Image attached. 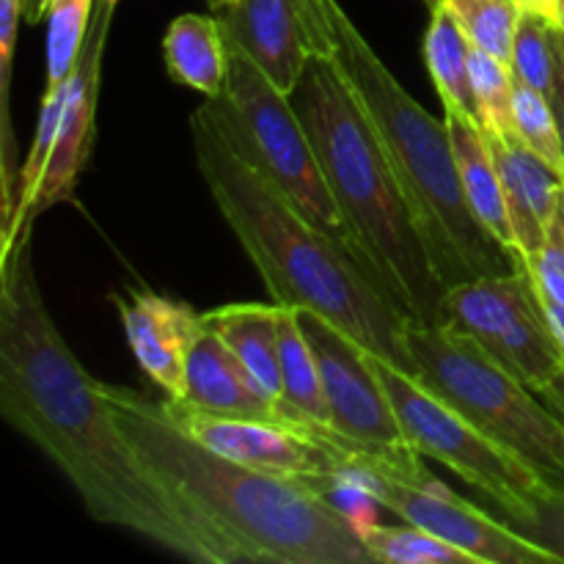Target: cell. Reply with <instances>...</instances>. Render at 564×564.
Listing matches in <instances>:
<instances>
[{"instance_id": "obj_29", "label": "cell", "mask_w": 564, "mask_h": 564, "mask_svg": "<svg viewBox=\"0 0 564 564\" xmlns=\"http://www.w3.org/2000/svg\"><path fill=\"white\" fill-rule=\"evenodd\" d=\"M512 72L518 80L538 91L551 94L556 69V25L534 11H523L518 22L516 47H512Z\"/></svg>"}, {"instance_id": "obj_3", "label": "cell", "mask_w": 564, "mask_h": 564, "mask_svg": "<svg viewBox=\"0 0 564 564\" xmlns=\"http://www.w3.org/2000/svg\"><path fill=\"white\" fill-rule=\"evenodd\" d=\"M102 391L143 466L196 510L240 562L372 564L356 523L306 482L215 455L165 402L119 386L102 383Z\"/></svg>"}, {"instance_id": "obj_37", "label": "cell", "mask_w": 564, "mask_h": 564, "mask_svg": "<svg viewBox=\"0 0 564 564\" xmlns=\"http://www.w3.org/2000/svg\"><path fill=\"white\" fill-rule=\"evenodd\" d=\"M554 25L560 28L564 33V0H560V6H556V17H554Z\"/></svg>"}, {"instance_id": "obj_32", "label": "cell", "mask_w": 564, "mask_h": 564, "mask_svg": "<svg viewBox=\"0 0 564 564\" xmlns=\"http://www.w3.org/2000/svg\"><path fill=\"white\" fill-rule=\"evenodd\" d=\"M538 397L564 422V372L554 380V383H549L545 389H540Z\"/></svg>"}, {"instance_id": "obj_23", "label": "cell", "mask_w": 564, "mask_h": 564, "mask_svg": "<svg viewBox=\"0 0 564 564\" xmlns=\"http://www.w3.org/2000/svg\"><path fill=\"white\" fill-rule=\"evenodd\" d=\"M22 22V0H0V235L11 237L20 191V149L11 127V61Z\"/></svg>"}, {"instance_id": "obj_27", "label": "cell", "mask_w": 564, "mask_h": 564, "mask_svg": "<svg viewBox=\"0 0 564 564\" xmlns=\"http://www.w3.org/2000/svg\"><path fill=\"white\" fill-rule=\"evenodd\" d=\"M94 0H50L47 9V86L55 88L72 75L91 25Z\"/></svg>"}, {"instance_id": "obj_4", "label": "cell", "mask_w": 564, "mask_h": 564, "mask_svg": "<svg viewBox=\"0 0 564 564\" xmlns=\"http://www.w3.org/2000/svg\"><path fill=\"white\" fill-rule=\"evenodd\" d=\"M312 53L339 69L400 180L427 242L435 273L449 286L507 275L523 259L507 251L468 207L457 176L449 124L430 116L391 75L339 0H297Z\"/></svg>"}, {"instance_id": "obj_10", "label": "cell", "mask_w": 564, "mask_h": 564, "mask_svg": "<svg viewBox=\"0 0 564 564\" xmlns=\"http://www.w3.org/2000/svg\"><path fill=\"white\" fill-rule=\"evenodd\" d=\"M441 323L471 336L532 391L545 389L564 372V347L529 264L507 275H485L449 286Z\"/></svg>"}, {"instance_id": "obj_11", "label": "cell", "mask_w": 564, "mask_h": 564, "mask_svg": "<svg viewBox=\"0 0 564 564\" xmlns=\"http://www.w3.org/2000/svg\"><path fill=\"white\" fill-rule=\"evenodd\" d=\"M350 460L361 463V482L386 510L397 512L405 523L446 540L471 554L477 564H549L554 556L538 543L518 534L482 507L452 494L444 482L400 477L380 460V449L358 446Z\"/></svg>"}, {"instance_id": "obj_36", "label": "cell", "mask_w": 564, "mask_h": 564, "mask_svg": "<svg viewBox=\"0 0 564 564\" xmlns=\"http://www.w3.org/2000/svg\"><path fill=\"white\" fill-rule=\"evenodd\" d=\"M540 297H543V295H540ZM543 303H545V312H549L551 325H554L556 336H560V341L564 347V308L556 306V303H549V301H543Z\"/></svg>"}, {"instance_id": "obj_19", "label": "cell", "mask_w": 564, "mask_h": 564, "mask_svg": "<svg viewBox=\"0 0 564 564\" xmlns=\"http://www.w3.org/2000/svg\"><path fill=\"white\" fill-rule=\"evenodd\" d=\"M279 303H229L202 314V323L231 347L257 389L281 402L279 372Z\"/></svg>"}, {"instance_id": "obj_30", "label": "cell", "mask_w": 564, "mask_h": 564, "mask_svg": "<svg viewBox=\"0 0 564 564\" xmlns=\"http://www.w3.org/2000/svg\"><path fill=\"white\" fill-rule=\"evenodd\" d=\"M527 540L549 551L556 562H564V490L545 485L532 499L529 510L518 518H501Z\"/></svg>"}, {"instance_id": "obj_38", "label": "cell", "mask_w": 564, "mask_h": 564, "mask_svg": "<svg viewBox=\"0 0 564 564\" xmlns=\"http://www.w3.org/2000/svg\"><path fill=\"white\" fill-rule=\"evenodd\" d=\"M424 3H427L430 11H433V9H438V6H444L446 0H424Z\"/></svg>"}, {"instance_id": "obj_35", "label": "cell", "mask_w": 564, "mask_h": 564, "mask_svg": "<svg viewBox=\"0 0 564 564\" xmlns=\"http://www.w3.org/2000/svg\"><path fill=\"white\" fill-rule=\"evenodd\" d=\"M549 240H554L556 246H560L562 251H564V191H562L560 207H556V215H554V220H551Z\"/></svg>"}, {"instance_id": "obj_12", "label": "cell", "mask_w": 564, "mask_h": 564, "mask_svg": "<svg viewBox=\"0 0 564 564\" xmlns=\"http://www.w3.org/2000/svg\"><path fill=\"white\" fill-rule=\"evenodd\" d=\"M301 328L317 356L330 427L372 449H413L375 369L372 352L319 314L297 308Z\"/></svg>"}, {"instance_id": "obj_2", "label": "cell", "mask_w": 564, "mask_h": 564, "mask_svg": "<svg viewBox=\"0 0 564 564\" xmlns=\"http://www.w3.org/2000/svg\"><path fill=\"white\" fill-rule=\"evenodd\" d=\"M191 135L198 174L273 301L319 314L369 352L416 378L405 341L413 319L383 286L268 176L246 163L204 108L191 116Z\"/></svg>"}, {"instance_id": "obj_28", "label": "cell", "mask_w": 564, "mask_h": 564, "mask_svg": "<svg viewBox=\"0 0 564 564\" xmlns=\"http://www.w3.org/2000/svg\"><path fill=\"white\" fill-rule=\"evenodd\" d=\"M512 121H516V135L532 149L534 154L545 160L551 169L564 176V149L556 124L554 108H551L549 94L527 86L516 77V94H512Z\"/></svg>"}, {"instance_id": "obj_22", "label": "cell", "mask_w": 564, "mask_h": 564, "mask_svg": "<svg viewBox=\"0 0 564 564\" xmlns=\"http://www.w3.org/2000/svg\"><path fill=\"white\" fill-rule=\"evenodd\" d=\"M471 39L455 20L449 6L433 9L427 36H424V58H427L430 77L435 83L444 108L463 110L477 119V99L471 86Z\"/></svg>"}, {"instance_id": "obj_15", "label": "cell", "mask_w": 564, "mask_h": 564, "mask_svg": "<svg viewBox=\"0 0 564 564\" xmlns=\"http://www.w3.org/2000/svg\"><path fill=\"white\" fill-rule=\"evenodd\" d=\"M213 14L226 42L237 44L281 91H295L312 61L297 0H229Z\"/></svg>"}, {"instance_id": "obj_39", "label": "cell", "mask_w": 564, "mask_h": 564, "mask_svg": "<svg viewBox=\"0 0 564 564\" xmlns=\"http://www.w3.org/2000/svg\"><path fill=\"white\" fill-rule=\"evenodd\" d=\"M207 3H209V9H218V6L229 3V0H207Z\"/></svg>"}, {"instance_id": "obj_18", "label": "cell", "mask_w": 564, "mask_h": 564, "mask_svg": "<svg viewBox=\"0 0 564 564\" xmlns=\"http://www.w3.org/2000/svg\"><path fill=\"white\" fill-rule=\"evenodd\" d=\"M446 124H449L452 147H455V163L457 176H460L463 196H466L468 207H471L474 218L501 242L510 253L521 257L516 242V231H512L510 209H507L505 185H501L499 165H496L494 152H490L485 132L474 116L463 113V110L444 108ZM523 259V257H521ZM527 262V259H523Z\"/></svg>"}, {"instance_id": "obj_20", "label": "cell", "mask_w": 564, "mask_h": 564, "mask_svg": "<svg viewBox=\"0 0 564 564\" xmlns=\"http://www.w3.org/2000/svg\"><path fill=\"white\" fill-rule=\"evenodd\" d=\"M169 75L213 99L224 91L229 75V44L218 17L180 14L163 36Z\"/></svg>"}, {"instance_id": "obj_31", "label": "cell", "mask_w": 564, "mask_h": 564, "mask_svg": "<svg viewBox=\"0 0 564 564\" xmlns=\"http://www.w3.org/2000/svg\"><path fill=\"white\" fill-rule=\"evenodd\" d=\"M551 108H554L556 124H560V138L564 149V47L560 42V31H556V69H554V86H551Z\"/></svg>"}, {"instance_id": "obj_24", "label": "cell", "mask_w": 564, "mask_h": 564, "mask_svg": "<svg viewBox=\"0 0 564 564\" xmlns=\"http://www.w3.org/2000/svg\"><path fill=\"white\" fill-rule=\"evenodd\" d=\"M361 540L367 545L372 562L383 564H477L471 554L455 549L446 540L413 527H383L369 523L361 529Z\"/></svg>"}, {"instance_id": "obj_34", "label": "cell", "mask_w": 564, "mask_h": 564, "mask_svg": "<svg viewBox=\"0 0 564 564\" xmlns=\"http://www.w3.org/2000/svg\"><path fill=\"white\" fill-rule=\"evenodd\" d=\"M518 3L523 6V11H534V14H540V17H545V20L554 22L560 0H518Z\"/></svg>"}, {"instance_id": "obj_40", "label": "cell", "mask_w": 564, "mask_h": 564, "mask_svg": "<svg viewBox=\"0 0 564 564\" xmlns=\"http://www.w3.org/2000/svg\"><path fill=\"white\" fill-rule=\"evenodd\" d=\"M556 31H560V28H556ZM560 42H562V47H564V33L560 31Z\"/></svg>"}, {"instance_id": "obj_17", "label": "cell", "mask_w": 564, "mask_h": 564, "mask_svg": "<svg viewBox=\"0 0 564 564\" xmlns=\"http://www.w3.org/2000/svg\"><path fill=\"white\" fill-rule=\"evenodd\" d=\"M176 405L193 408L209 416L284 424L279 405L257 389L240 358L207 325L198 330L187 352L185 397Z\"/></svg>"}, {"instance_id": "obj_26", "label": "cell", "mask_w": 564, "mask_h": 564, "mask_svg": "<svg viewBox=\"0 0 564 564\" xmlns=\"http://www.w3.org/2000/svg\"><path fill=\"white\" fill-rule=\"evenodd\" d=\"M471 86L477 99V121L482 130L499 135H516L512 121V94H516V72L507 61L471 50Z\"/></svg>"}, {"instance_id": "obj_1", "label": "cell", "mask_w": 564, "mask_h": 564, "mask_svg": "<svg viewBox=\"0 0 564 564\" xmlns=\"http://www.w3.org/2000/svg\"><path fill=\"white\" fill-rule=\"evenodd\" d=\"M33 215L3 257L0 413L55 463L88 516L127 529L182 560L235 564L240 556L176 499L138 457L99 380L83 369L44 306L31 259Z\"/></svg>"}, {"instance_id": "obj_5", "label": "cell", "mask_w": 564, "mask_h": 564, "mask_svg": "<svg viewBox=\"0 0 564 564\" xmlns=\"http://www.w3.org/2000/svg\"><path fill=\"white\" fill-rule=\"evenodd\" d=\"M290 97L364 270L413 323H441L446 284L435 273L400 180L339 69L312 53Z\"/></svg>"}, {"instance_id": "obj_21", "label": "cell", "mask_w": 564, "mask_h": 564, "mask_svg": "<svg viewBox=\"0 0 564 564\" xmlns=\"http://www.w3.org/2000/svg\"><path fill=\"white\" fill-rule=\"evenodd\" d=\"M279 411L284 424H290V427L308 422L330 424L317 356H314L312 345H308L306 334H303L295 306H281L279 312Z\"/></svg>"}, {"instance_id": "obj_16", "label": "cell", "mask_w": 564, "mask_h": 564, "mask_svg": "<svg viewBox=\"0 0 564 564\" xmlns=\"http://www.w3.org/2000/svg\"><path fill=\"white\" fill-rule=\"evenodd\" d=\"M482 132L496 165H499L518 251L529 264L549 242L551 220H554L564 191V176L551 169L540 154H534L518 135Z\"/></svg>"}, {"instance_id": "obj_33", "label": "cell", "mask_w": 564, "mask_h": 564, "mask_svg": "<svg viewBox=\"0 0 564 564\" xmlns=\"http://www.w3.org/2000/svg\"><path fill=\"white\" fill-rule=\"evenodd\" d=\"M50 9V0H22V20L28 22V25H36V22H42V17L47 14Z\"/></svg>"}, {"instance_id": "obj_8", "label": "cell", "mask_w": 564, "mask_h": 564, "mask_svg": "<svg viewBox=\"0 0 564 564\" xmlns=\"http://www.w3.org/2000/svg\"><path fill=\"white\" fill-rule=\"evenodd\" d=\"M116 0H102L94 11L75 69L61 86L44 88L39 108L36 135L20 171L17 213L11 237L0 257L11 251L25 218H39L50 207L69 202L77 176L83 174L94 143V119H97L99 72H102L105 44L113 22Z\"/></svg>"}, {"instance_id": "obj_25", "label": "cell", "mask_w": 564, "mask_h": 564, "mask_svg": "<svg viewBox=\"0 0 564 564\" xmlns=\"http://www.w3.org/2000/svg\"><path fill=\"white\" fill-rule=\"evenodd\" d=\"M446 6L474 47L510 64L518 22L523 17V6L518 0H446Z\"/></svg>"}, {"instance_id": "obj_14", "label": "cell", "mask_w": 564, "mask_h": 564, "mask_svg": "<svg viewBox=\"0 0 564 564\" xmlns=\"http://www.w3.org/2000/svg\"><path fill=\"white\" fill-rule=\"evenodd\" d=\"M113 303L138 367L163 389L165 400L180 402L185 397L187 352L204 328L202 314L182 301L132 286L127 295H113Z\"/></svg>"}, {"instance_id": "obj_13", "label": "cell", "mask_w": 564, "mask_h": 564, "mask_svg": "<svg viewBox=\"0 0 564 564\" xmlns=\"http://www.w3.org/2000/svg\"><path fill=\"white\" fill-rule=\"evenodd\" d=\"M171 416L215 455L279 477H308L336 468L334 452L290 424L226 419L165 400Z\"/></svg>"}, {"instance_id": "obj_6", "label": "cell", "mask_w": 564, "mask_h": 564, "mask_svg": "<svg viewBox=\"0 0 564 564\" xmlns=\"http://www.w3.org/2000/svg\"><path fill=\"white\" fill-rule=\"evenodd\" d=\"M416 380L479 433L521 457L545 485L564 490V422L471 336L444 323L408 325Z\"/></svg>"}, {"instance_id": "obj_7", "label": "cell", "mask_w": 564, "mask_h": 564, "mask_svg": "<svg viewBox=\"0 0 564 564\" xmlns=\"http://www.w3.org/2000/svg\"><path fill=\"white\" fill-rule=\"evenodd\" d=\"M202 108L246 163L268 176L312 224L361 264L292 97L281 91L237 44H229L224 91L207 99Z\"/></svg>"}, {"instance_id": "obj_9", "label": "cell", "mask_w": 564, "mask_h": 564, "mask_svg": "<svg viewBox=\"0 0 564 564\" xmlns=\"http://www.w3.org/2000/svg\"><path fill=\"white\" fill-rule=\"evenodd\" d=\"M372 361L400 419L402 433L419 455L441 460L457 477L490 496L499 505L501 518H518L529 510L545 482L521 457L479 433L422 380L391 367L375 352Z\"/></svg>"}]
</instances>
